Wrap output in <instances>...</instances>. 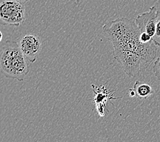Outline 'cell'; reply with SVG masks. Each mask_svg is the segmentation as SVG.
<instances>
[{"instance_id": "5", "label": "cell", "mask_w": 160, "mask_h": 142, "mask_svg": "<svg viewBox=\"0 0 160 142\" xmlns=\"http://www.w3.org/2000/svg\"><path fill=\"white\" fill-rule=\"evenodd\" d=\"M157 11L155 6H152L148 12L140 14L135 19V22L140 33H146L151 36L152 39L155 33Z\"/></svg>"}, {"instance_id": "3", "label": "cell", "mask_w": 160, "mask_h": 142, "mask_svg": "<svg viewBox=\"0 0 160 142\" xmlns=\"http://www.w3.org/2000/svg\"><path fill=\"white\" fill-rule=\"evenodd\" d=\"M26 19L25 4L14 0L0 2V25L20 26Z\"/></svg>"}, {"instance_id": "2", "label": "cell", "mask_w": 160, "mask_h": 142, "mask_svg": "<svg viewBox=\"0 0 160 142\" xmlns=\"http://www.w3.org/2000/svg\"><path fill=\"white\" fill-rule=\"evenodd\" d=\"M30 68L17 42L7 41L0 53V71L7 78L23 81Z\"/></svg>"}, {"instance_id": "4", "label": "cell", "mask_w": 160, "mask_h": 142, "mask_svg": "<svg viewBox=\"0 0 160 142\" xmlns=\"http://www.w3.org/2000/svg\"><path fill=\"white\" fill-rule=\"evenodd\" d=\"M18 44L24 56L34 63L42 49V41L39 36L32 34H24L19 38Z\"/></svg>"}, {"instance_id": "8", "label": "cell", "mask_w": 160, "mask_h": 142, "mask_svg": "<svg viewBox=\"0 0 160 142\" xmlns=\"http://www.w3.org/2000/svg\"><path fill=\"white\" fill-rule=\"evenodd\" d=\"M157 18H156L155 33L152 38V42L157 47H160V10L157 11Z\"/></svg>"}, {"instance_id": "12", "label": "cell", "mask_w": 160, "mask_h": 142, "mask_svg": "<svg viewBox=\"0 0 160 142\" xmlns=\"http://www.w3.org/2000/svg\"><path fill=\"white\" fill-rule=\"evenodd\" d=\"M2 38H3V34H2V32L0 31V42L2 41Z\"/></svg>"}, {"instance_id": "7", "label": "cell", "mask_w": 160, "mask_h": 142, "mask_svg": "<svg viewBox=\"0 0 160 142\" xmlns=\"http://www.w3.org/2000/svg\"><path fill=\"white\" fill-rule=\"evenodd\" d=\"M132 89L135 91L136 95L141 98H146L154 92L150 86L140 81H136Z\"/></svg>"}, {"instance_id": "9", "label": "cell", "mask_w": 160, "mask_h": 142, "mask_svg": "<svg viewBox=\"0 0 160 142\" xmlns=\"http://www.w3.org/2000/svg\"><path fill=\"white\" fill-rule=\"evenodd\" d=\"M152 70H153V72L156 77L160 81V57L155 60L153 67H152Z\"/></svg>"}, {"instance_id": "11", "label": "cell", "mask_w": 160, "mask_h": 142, "mask_svg": "<svg viewBox=\"0 0 160 142\" xmlns=\"http://www.w3.org/2000/svg\"><path fill=\"white\" fill-rule=\"evenodd\" d=\"M14 1L19 2L20 3H23V4H25V3H26L30 2V0H14Z\"/></svg>"}, {"instance_id": "10", "label": "cell", "mask_w": 160, "mask_h": 142, "mask_svg": "<svg viewBox=\"0 0 160 142\" xmlns=\"http://www.w3.org/2000/svg\"><path fill=\"white\" fill-rule=\"evenodd\" d=\"M129 95H130L131 97H134L135 96H136L135 91H134L133 89L129 90Z\"/></svg>"}, {"instance_id": "6", "label": "cell", "mask_w": 160, "mask_h": 142, "mask_svg": "<svg viewBox=\"0 0 160 142\" xmlns=\"http://www.w3.org/2000/svg\"><path fill=\"white\" fill-rule=\"evenodd\" d=\"M97 90V92L94 91L95 93V97H94V102L96 103V106L97 108V112L99 113L100 116L103 117L105 114V100H107L108 98H110V95L108 93L106 88L104 86L96 87Z\"/></svg>"}, {"instance_id": "1", "label": "cell", "mask_w": 160, "mask_h": 142, "mask_svg": "<svg viewBox=\"0 0 160 142\" xmlns=\"http://www.w3.org/2000/svg\"><path fill=\"white\" fill-rule=\"evenodd\" d=\"M103 32L113 45L114 58L129 76L139 75L155 60L157 46L153 42H141L140 31L135 21L118 18L104 24Z\"/></svg>"}, {"instance_id": "13", "label": "cell", "mask_w": 160, "mask_h": 142, "mask_svg": "<svg viewBox=\"0 0 160 142\" xmlns=\"http://www.w3.org/2000/svg\"><path fill=\"white\" fill-rule=\"evenodd\" d=\"M159 118H160V116H159Z\"/></svg>"}]
</instances>
